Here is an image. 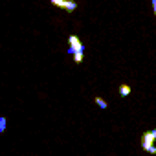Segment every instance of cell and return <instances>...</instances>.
<instances>
[{
    "mask_svg": "<svg viewBox=\"0 0 156 156\" xmlns=\"http://www.w3.org/2000/svg\"><path fill=\"white\" fill-rule=\"evenodd\" d=\"M154 141H156V129L143 132V136H141V149L147 151V152H151V154H156Z\"/></svg>",
    "mask_w": 156,
    "mask_h": 156,
    "instance_id": "1",
    "label": "cell"
},
{
    "mask_svg": "<svg viewBox=\"0 0 156 156\" xmlns=\"http://www.w3.org/2000/svg\"><path fill=\"white\" fill-rule=\"evenodd\" d=\"M68 44H70V48H68V53H70V55L87 50V44H83L81 39L77 37V35H70V37H68Z\"/></svg>",
    "mask_w": 156,
    "mask_h": 156,
    "instance_id": "2",
    "label": "cell"
},
{
    "mask_svg": "<svg viewBox=\"0 0 156 156\" xmlns=\"http://www.w3.org/2000/svg\"><path fill=\"white\" fill-rule=\"evenodd\" d=\"M130 94H132V87L127 85V83H121V85H119V96H121V98H129Z\"/></svg>",
    "mask_w": 156,
    "mask_h": 156,
    "instance_id": "3",
    "label": "cell"
},
{
    "mask_svg": "<svg viewBox=\"0 0 156 156\" xmlns=\"http://www.w3.org/2000/svg\"><path fill=\"white\" fill-rule=\"evenodd\" d=\"M75 8H77V4L73 2V0H66V6H64V11L72 13V11H75Z\"/></svg>",
    "mask_w": 156,
    "mask_h": 156,
    "instance_id": "4",
    "label": "cell"
},
{
    "mask_svg": "<svg viewBox=\"0 0 156 156\" xmlns=\"http://www.w3.org/2000/svg\"><path fill=\"white\" fill-rule=\"evenodd\" d=\"M50 2H51L55 8H61V9H64V6H66V0H50Z\"/></svg>",
    "mask_w": 156,
    "mask_h": 156,
    "instance_id": "5",
    "label": "cell"
},
{
    "mask_svg": "<svg viewBox=\"0 0 156 156\" xmlns=\"http://www.w3.org/2000/svg\"><path fill=\"white\" fill-rule=\"evenodd\" d=\"M94 101H96V105H98V107H99V108H103V110H105V108H107V101H105V99H103V98H96V99H94Z\"/></svg>",
    "mask_w": 156,
    "mask_h": 156,
    "instance_id": "6",
    "label": "cell"
},
{
    "mask_svg": "<svg viewBox=\"0 0 156 156\" xmlns=\"http://www.w3.org/2000/svg\"><path fill=\"white\" fill-rule=\"evenodd\" d=\"M83 53H85V51H77V53H73V61H75L77 64L83 62Z\"/></svg>",
    "mask_w": 156,
    "mask_h": 156,
    "instance_id": "7",
    "label": "cell"
},
{
    "mask_svg": "<svg viewBox=\"0 0 156 156\" xmlns=\"http://www.w3.org/2000/svg\"><path fill=\"white\" fill-rule=\"evenodd\" d=\"M6 125H8V123H6V118H0V132L6 130Z\"/></svg>",
    "mask_w": 156,
    "mask_h": 156,
    "instance_id": "8",
    "label": "cell"
},
{
    "mask_svg": "<svg viewBox=\"0 0 156 156\" xmlns=\"http://www.w3.org/2000/svg\"><path fill=\"white\" fill-rule=\"evenodd\" d=\"M152 9H154V17H156V0H152Z\"/></svg>",
    "mask_w": 156,
    "mask_h": 156,
    "instance_id": "9",
    "label": "cell"
}]
</instances>
